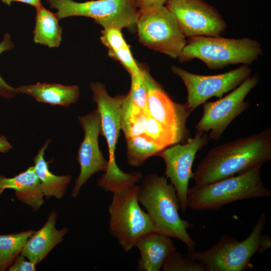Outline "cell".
Here are the masks:
<instances>
[{"label": "cell", "instance_id": "obj_1", "mask_svg": "<svg viewBox=\"0 0 271 271\" xmlns=\"http://www.w3.org/2000/svg\"><path fill=\"white\" fill-rule=\"evenodd\" d=\"M271 161V128L224 143L210 149L192 179L201 186L232 177Z\"/></svg>", "mask_w": 271, "mask_h": 271}, {"label": "cell", "instance_id": "obj_2", "mask_svg": "<svg viewBox=\"0 0 271 271\" xmlns=\"http://www.w3.org/2000/svg\"><path fill=\"white\" fill-rule=\"evenodd\" d=\"M92 99L97 105L101 121V135L106 139L108 148V166L97 181V185L113 193L128 190L142 177L140 172L125 173L117 166L115 157L116 146L121 125L123 95L111 96L101 82H91Z\"/></svg>", "mask_w": 271, "mask_h": 271}, {"label": "cell", "instance_id": "obj_3", "mask_svg": "<svg viewBox=\"0 0 271 271\" xmlns=\"http://www.w3.org/2000/svg\"><path fill=\"white\" fill-rule=\"evenodd\" d=\"M138 199L157 232L180 240L188 249H194L195 242L187 231L192 224L179 215L180 204L176 190L165 175L153 173L146 176L139 186Z\"/></svg>", "mask_w": 271, "mask_h": 271}, {"label": "cell", "instance_id": "obj_4", "mask_svg": "<svg viewBox=\"0 0 271 271\" xmlns=\"http://www.w3.org/2000/svg\"><path fill=\"white\" fill-rule=\"evenodd\" d=\"M257 165L244 173L201 186L188 189L187 207L194 210H217L241 200L270 197L271 191L262 182Z\"/></svg>", "mask_w": 271, "mask_h": 271}, {"label": "cell", "instance_id": "obj_5", "mask_svg": "<svg viewBox=\"0 0 271 271\" xmlns=\"http://www.w3.org/2000/svg\"><path fill=\"white\" fill-rule=\"evenodd\" d=\"M262 53L260 43L248 38L200 36L190 38L178 59L181 62L198 59L215 70L239 63L249 65Z\"/></svg>", "mask_w": 271, "mask_h": 271}, {"label": "cell", "instance_id": "obj_6", "mask_svg": "<svg viewBox=\"0 0 271 271\" xmlns=\"http://www.w3.org/2000/svg\"><path fill=\"white\" fill-rule=\"evenodd\" d=\"M266 222L264 213L258 217L250 234L239 241L227 235L207 250L188 249L187 255L202 263L207 271H242L248 267L253 255L258 252L260 236Z\"/></svg>", "mask_w": 271, "mask_h": 271}, {"label": "cell", "instance_id": "obj_7", "mask_svg": "<svg viewBox=\"0 0 271 271\" xmlns=\"http://www.w3.org/2000/svg\"><path fill=\"white\" fill-rule=\"evenodd\" d=\"M139 186L113 193L108 206L109 231L125 251L136 246L144 236L157 232L147 213L140 207Z\"/></svg>", "mask_w": 271, "mask_h": 271}, {"label": "cell", "instance_id": "obj_8", "mask_svg": "<svg viewBox=\"0 0 271 271\" xmlns=\"http://www.w3.org/2000/svg\"><path fill=\"white\" fill-rule=\"evenodd\" d=\"M59 20L73 16L92 18L103 29L117 28L136 30L139 10L132 0H46Z\"/></svg>", "mask_w": 271, "mask_h": 271}, {"label": "cell", "instance_id": "obj_9", "mask_svg": "<svg viewBox=\"0 0 271 271\" xmlns=\"http://www.w3.org/2000/svg\"><path fill=\"white\" fill-rule=\"evenodd\" d=\"M136 30L143 45L173 59L178 58L187 42L165 6L139 11Z\"/></svg>", "mask_w": 271, "mask_h": 271}, {"label": "cell", "instance_id": "obj_10", "mask_svg": "<svg viewBox=\"0 0 271 271\" xmlns=\"http://www.w3.org/2000/svg\"><path fill=\"white\" fill-rule=\"evenodd\" d=\"M259 81L257 74L250 76L228 95L215 101L204 102L202 116L195 126L196 131H209V139L218 141L230 123L248 108L244 99Z\"/></svg>", "mask_w": 271, "mask_h": 271}, {"label": "cell", "instance_id": "obj_11", "mask_svg": "<svg viewBox=\"0 0 271 271\" xmlns=\"http://www.w3.org/2000/svg\"><path fill=\"white\" fill-rule=\"evenodd\" d=\"M172 72L183 81L187 91V104L193 111L212 97L220 98L234 90L250 76L252 69L243 64L235 69L217 75L194 74L177 66Z\"/></svg>", "mask_w": 271, "mask_h": 271}, {"label": "cell", "instance_id": "obj_12", "mask_svg": "<svg viewBox=\"0 0 271 271\" xmlns=\"http://www.w3.org/2000/svg\"><path fill=\"white\" fill-rule=\"evenodd\" d=\"M209 139L207 133L196 131L194 137L185 143L167 147L157 155L165 163V176L170 180L176 190L180 209L183 212L188 208V186L193 176L192 168L196 155L208 144Z\"/></svg>", "mask_w": 271, "mask_h": 271}, {"label": "cell", "instance_id": "obj_13", "mask_svg": "<svg viewBox=\"0 0 271 271\" xmlns=\"http://www.w3.org/2000/svg\"><path fill=\"white\" fill-rule=\"evenodd\" d=\"M140 65L147 90L149 115L171 132L176 144L185 143L190 138L186 121L192 111L186 102L181 104L174 102L153 78L147 67L142 64Z\"/></svg>", "mask_w": 271, "mask_h": 271}, {"label": "cell", "instance_id": "obj_14", "mask_svg": "<svg viewBox=\"0 0 271 271\" xmlns=\"http://www.w3.org/2000/svg\"><path fill=\"white\" fill-rule=\"evenodd\" d=\"M165 6L186 37L220 36L227 27L219 12L203 0H167Z\"/></svg>", "mask_w": 271, "mask_h": 271}, {"label": "cell", "instance_id": "obj_15", "mask_svg": "<svg viewBox=\"0 0 271 271\" xmlns=\"http://www.w3.org/2000/svg\"><path fill=\"white\" fill-rule=\"evenodd\" d=\"M84 131V138L80 145L77 161L80 173L71 192L73 198H76L81 187L95 174L105 172L108 166L106 160L100 151L98 137L101 134V121L97 109L91 113L78 117Z\"/></svg>", "mask_w": 271, "mask_h": 271}, {"label": "cell", "instance_id": "obj_16", "mask_svg": "<svg viewBox=\"0 0 271 271\" xmlns=\"http://www.w3.org/2000/svg\"><path fill=\"white\" fill-rule=\"evenodd\" d=\"M57 214L52 211L44 225L35 231L27 241L21 254L37 264L61 243L68 232L66 227L58 230L56 227Z\"/></svg>", "mask_w": 271, "mask_h": 271}, {"label": "cell", "instance_id": "obj_17", "mask_svg": "<svg viewBox=\"0 0 271 271\" xmlns=\"http://www.w3.org/2000/svg\"><path fill=\"white\" fill-rule=\"evenodd\" d=\"M170 238L158 232H154L140 238L136 245L141 256L138 262V270H160L169 254L176 250Z\"/></svg>", "mask_w": 271, "mask_h": 271}, {"label": "cell", "instance_id": "obj_18", "mask_svg": "<svg viewBox=\"0 0 271 271\" xmlns=\"http://www.w3.org/2000/svg\"><path fill=\"white\" fill-rule=\"evenodd\" d=\"M13 189L17 198L34 210H38L44 202L41 184L34 166L12 178L0 175V189Z\"/></svg>", "mask_w": 271, "mask_h": 271}, {"label": "cell", "instance_id": "obj_19", "mask_svg": "<svg viewBox=\"0 0 271 271\" xmlns=\"http://www.w3.org/2000/svg\"><path fill=\"white\" fill-rule=\"evenodd\" d=\"M16 88L18 94H27L40 102L64 107L75 103L80 94L77 85H64L54 83L38 82Z\"/></svg>", "mask_w": 271, "mask_h": 271}, {"label": "cell", "instance_id": "obj_20", "mask_svg": "<svg viewBox=\"0 0 271 271\" xmlns=\"http://www.w3.org/2000/svg\"><path fill=\"white\" fill-rule=\"evenodd\" d=\"M51 139L46 141L33 159L35 172L39 179L42 190L47 198L54 197L59 199L66 193L68 186L71 181L70 175L58 176L49 170L48 163L45 160L44 155Z\"/></svg>", "mask_w": 271, "mask_h": 271}, {"label": "cell", "instance_id": "obj_21", "mask_svg": "<svg viewBox=\"0 0 271 271\" xmlns=\"http://www.w3.org/2000/svg\"><path fill=\"white\" fill-rule=\"evenodd\" d=\"M36 10L34 42L49 48L59 47L63 31L59 24V19L56 14L45 9L42 5Z\"/></svg>", "mask_w": 271, "mask_h": 271}, {"label": "cell", "instance_id": "obj_22", "mask_svg": "<svg viewBox=\"0 0 271 271\" xmlns=\"http://www.w3.org/2000/svg\"><path fill=\"white\" fill-rule=\"evenodd\" d=\"M149 115L136 105L127 95H123L121 129L126 140L144 135Z\"/></svg>", "mask_w": 271, "mask_h": 271}, {"label": "cell", "instance_id": "obj_23", "mask_svg": "<svg viewBox=\"0 0 271 271\" xmlns=\"http://www.w3.org/2000/svg\"><path fill=\"white\" fill-rule=\"evenodd\" d=\"M35 231L28 230L19 233L0 235V271L5 270L21 252L28 239Z\"/></svg>", "mask_w": 271, "mask_h": 271}, {"label": "cell", "instance_id": "obj_24", "mask_svg": "<svg viewBox=\"0 0 271 271\" xmlns=\"http://www.w3.org/2000/svg\"><path fill=\"white\" fill-rule=\"evenodd\" d=\"M126 140L127 161L133 167H139L148 158L157 155L164 149L145 135L134 137Z\"/></svg>", "mask_w": 271, "mask_h": 271}, {"label": "cell", "instance_id": "obj_25", "mask_svg": "<svg viewBox=\"0 0 271 271\" xmlns=\"http://www.w3.org/2000/svg\"><path fill=\"white\" fill-rule=\"evenodd\" d=\"M164 271H204L203 265L195 259L174 251L167 257L162 266Z\"/></svg>", "mask_w": 271, "mask_h": 271}, {"label": "cell", "instance_id": "obj_26", "mask_svg": "<svg viewBox=\"0 0 271 271\" xmlns=\"http://www.w3.org/2000/svg\"><path fill=\"white\" fill-rule=\"evenodd\" d=\"M144 135L164 149L176 144L171 132L150 115Z\"/></svg>", "mask_w": 271, "mask_h": 271}, {"label": "cell", "instance_id": "obj_27", "mask_svg": "<svg viewBox=\"0 0 271 271\" xmlns=\"http://www.w3.org/2000/svg\"><path fill=\"white\" fill-rule=\"evenodd\" d=\"M108 55L118 61L128 72L130 76H141L140 64L134 59L128 45L113 50H108Z\"/></svg>", "mask_w": 271, "mask_h": 271}, {"label": "cell", "instance_id": "obj_28", "mask_svg": "<svg viewBox=\"0 0 271 271\" xmlns=\"http://www.w3.org/2000/svg\"><path fill=\"white\" fill-rule=\"evenodd\" d=\"M131 86L126 94L131 101L140 108L148 113L147 108V90L143 76H130Z\"/></svg>", "mask_w": 271, "mask_h": 271}, {"label": "cell", "instance_id": "obj_29", "mask_svg": "<svg viewBox=\"0 0 271 271\" xmlns=\"http://www.w3.org/2000/svg\"><path fill=\"white\" fill-rule=\"evenodd\" d=\"M100 39L108 50L117 49L127 45L123 37L121 30L117 28L103 29Z\"/></svg>", "mask_w": 271, "mask_h": 271}, {"label": "cell", "instance_id": "obj_30", "mask_svg": "<svg viewBox=\"0 0 271 271\" xmlns=\"http://www.w3.org/2000/svg\"><path fill=\"white\" fill-rule=\"evenodd\" d=\"M15 45L11 40V35L6 33L0 43V54L3 52L13 49ZM16 88L9 85L0 74V96L6 99L14 98L17 94Z\"/></svg>", "mask_w": 271, "mask_h": 271}, {"label": "cell", "instance_id": "obj_31", "mask_svg": "<svg viewBox=\"0 0 271 271\" xmlns=\"http://www.w3.org/2000/svg\"><path fill=\"white\" fill-rule=\"evenodd\" d=\"M37 264L27 260L26 258L21 254L14 260L13 263L9 267L10 271H34L36 270Z\"/></svg>", "mask_w": 271, "mask_h": 271}, {"label": "cell", "instance_id": "obj_32", "mask_svg": "<svg viewBox=\"0 0 271 271\" xmlns=\"http://www.w3.org/2000/svg\"><path fill=\"white\" fill-rule=\"evenodd\" d=\"M139 11L165 6L167 0H132Z\"/></svg>", "mask_w": 271, "mask_h": 271}, {"label": "cell", "instance_id": "obj_33", "mask_svg": "<svg viewBox=\"0 0 271 271\" xmlns=\"http://www.w3.org/2000/svg\"><path fill=\"white\" fill-rule=\"evenodd\" d=\"M271 246L270 237L267 234H261L259 242V248L258 252L260 253Z\"/></svg>", "mask_w": 271, "mask_h": 271}, {"label": "cell", "instance_id": "obj_34", "mask_svg": "<svg viewBox=\"0 0 271 271\" xmlns=\"http://www.w3.org/2000/svg\"><path fill=\"white\" fill-rule=\"evenodd\" d=\"M3 3L10 6L13 2H20L29 5L34 8H37L41 6V0H0Z\"/></svg>", "mask_w": 271, "mask_h": 271}, {"label": "cell", "instance_id": "obj_35", "mask_svg": "<svg viewBox=\"0 0 271 271\" xmlns=\"http://www.w3.org/2000/svg\"><path fill=\"white\" fill-rule=\"evenodd\" d=\"M13 149V146L4 136H0V152L7 153Z\"/></svg>", "mask_w": 271, "mask_h": 271}, {"label": "cell", "instance_id": "obj_36", "mask_svg": "<svg viewBox=\"0 0 271 271\" xmlns=\"http://www.w3.org/2000/svg\"><path fill=\"white\" fill-rule=\"evenodd\" d=\"M4 191V190H2V189H0V194H1Z\"/></svg>", "mask_w": 271, "mask_h": 271}]
</instances>
